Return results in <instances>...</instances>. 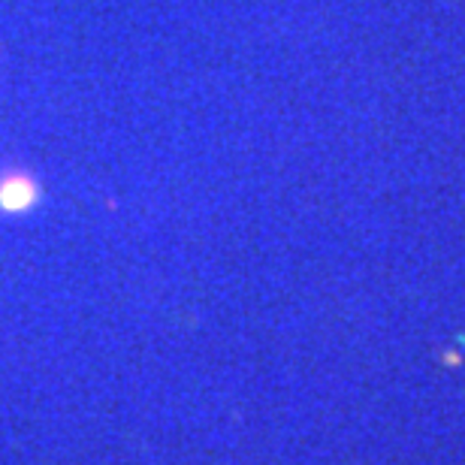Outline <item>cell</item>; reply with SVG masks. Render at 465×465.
<instances>
[{"mask_svg": "<svg viewBox=\"0 0 465 465\" xmlns=\"http://www.w3.org/2000/svg\"><path fill=\"white\" fill-rule=\"evenodd\" d=\"M36 203V184L27 175H9L0 182V209L25 212Z\"/></svg>", "mask_w": 465, "mask_h": 465, "instance_id": "obj_1", "label": "cell"}]
</instances>
